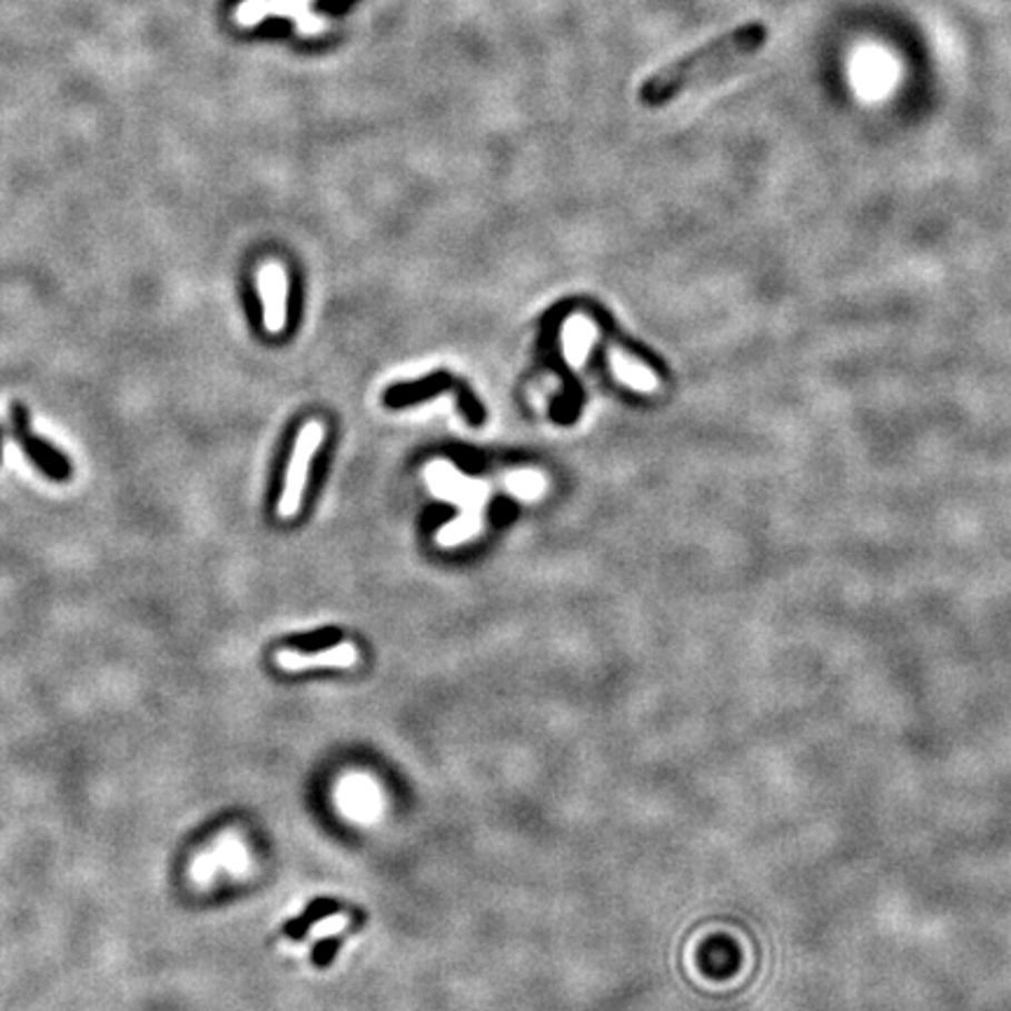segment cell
Instances as JSON below:
<instances>
[{
	"label": "cell",
	"mask_w": 1011,
	"mask_h": 1011,
	"mask_svg": "<svg viewBox=\"0 0 1011 1011\" xmlns=\"http://www.w3.org/2000/svg\"><path fill=\"white\" fill-rule=\"evenodd\" d=\"M609 366L614 370V377L635 391L654 394L661 387V381L654 370L646 368L642 361H635V358H631V354H625L618 347L609 349Z\"/></svg>",
	"instance_id": "obj_7"
},
{
	"label": "cell",
	"mask_w": 1011,
	"mask_h": 1011,
	"mask_svg": "<svg viewBox=\"0 0 1011 1011\" xmlns=\"http://www.w3.org/2000/svg\"><path fill=\"white\" fill-rule=\"evenodd\" d=\"M771 40L766 21H747L718 38L701 44L680 59L665 63L663 69L651 73L640 85V101L648 108H658L688 92L693 87H703L714 80H722L754 59Z\"/></svg>",
	"instance_id": "obj_1"
},
{
	"label": "cell",
	"mask_w": 1011,
	"mask_h": 1011,
	"mask_svg": "<svg viewBox=\"0 0 1011 1011\" xmlns=\"http://www.w3.org/2000/svg\"><path fill=\"white\" fill-rule=\"evenodd\" d=\"M597 326L583 314H574L567 319L565 328H562V349H565V358L572 368L586 364L593 345L597 343Z\"/></svg>",
	"instance_id": "obj_6"
},
{
	"label": "cell",
	"mask_w": 1011,
	"mask_h": 1011,
	"mask_svg": "<svg viewBox=\"0 0 1011 1011\" xmlns=\"http://www.w3.org/2000/svg\"><path fill=\"white\" fill-rule=\"evenodd\" d=\"M324 436H326V429L321 422H307L303 426V432L298 434L294 457H290V464H288L284 494L277 506L279 518L290 521L298 515V511L303 506V497H305L307 478H309V464H311V457L317 455L319 445L324 443Z\"/></svg>",
	"instance_id": "obj_3"
},
{
	"label": "cell",
	"mask_w": 1011,
	"mask_h": 1011,
	"mask_svg": "<svg viewBox=\"0 0 1011 1011\" xmlns=\"http://www.w3.org/2000/svg\"><path fill=\"white\" fill-rule=\"evenodd\" d=\"M504 485L508 492H513L515 497L523 499V502H534L542 497V494L546 492V476L544 474H538V470H532V468H525V470H515V474H508L504 478Z\"/></svg>",
	"instance_id": "obj_9"
},
{
	"label": "cell",
	"mask_w": 1011,
	"mask_h": 1011,
	"mask_svg": "<svg viewBox=\"0 0 1011 1011\" xmlns=\"http://www.w3.org/2000/svg\"><path fill=\"white\" fill-rule=\"evenodd\" d=\"M258 294L265 309L267 333H281L288 319V277L279 262H267L256 275Z\"/></svg>",
	"instance_id": "obj_4"
},
{
	"label": "cell",
	"mask_w": 1011,
	"mask_h": 1011,
	"mask_svg": "<svg viewBox=\"0 0 1011 1011\" xmlns=\"http://www.w3.org/2000/svg\"><path fill=\"white\" fill-rule=\"evenodd\" d=\"M424 476L436 497L455 502L462 508L459 518L438 532V544L447 548L464 544L466 538H474L483 527V511L489 497L487 485L474 478H466L464 474H459V468L455 464L447 462L429 464L424 470Z\"/></svg>",
	"instance_id": "obj_2"
},
{
	"label": "cell",
	"mask_w": 1011,
	"mask_h": 1011,
	"mask_svg": "<svg viewBox=\"0 0 1011 1011\" xmlns=\"http://www.w3.org/2000/svg\"><path fill=\"white\" fill-rule=\"evenodd\" d=\"M358 663V648L349 642L337 644L317 654H300V651L284 648L277 654V665L286 672H298L307 667H351Z\"/></svg>",
	"instance_id": "obj_5"
},
{
	"label": "cell",
	"mask_w": 1011,
	"mask_h": 1011,
	"mask_svg": "<svg viewBox=\"0 0 1011 1011\" xmlns=\"http://www.w3.org/2000/svg\"><path fill=\"white\" fill-rule=\"evenodd\" d=\"M17 422L21 424V434H24V440H27L31 457L42 466V470H48V474L54 476V478L69 476V464L63 462L61 455H57V449H52L48 443H42V440L29 436L27 419H24V413H21V410H17Z\"/></svg>",
	"instance_id": "obj_8"
},
{
	"label": "cell",
	"mask_w": 1011,
	"mask_h": 1011,
	"mask_svg": "<svg viewBox=\"0 0 1011 1011\" xmlns=\"http://www.w3.org/2000/svg\"><path fill=\"white\" fill-rule=\"evenodd\" d=\"M343 925H345V920H330V923H324V925L314 928L311 934H326V932H330V930H335V928H343Z\"/></svg>",
	"instance_id": "obj_10"
}]
</instances>
